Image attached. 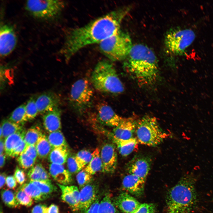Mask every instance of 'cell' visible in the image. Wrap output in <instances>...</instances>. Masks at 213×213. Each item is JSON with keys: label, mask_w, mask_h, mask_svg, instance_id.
Masks as SVG:
<instances>
[{"label": "cell", "mask_w": 213, "mask_h": 213, "mask_svg": "<svg viewBox=\"0 0 213 213\" xmlns=\"http://www.w3.org/2000/svg\"><path fill=\"white\" fill-rule=\"evenodd\" d=\"M46 213H59V207L56 204H52L47 207Z\"/></svg>", "instance_id": "obj_49"}, {"label": "cell", "mask_w": 213, "mask_h": 213, "mask_svg": "<svg viewBox=\"0 0 213 213\" xmlns=\"http://www.w3.org/2000/svg\"><path fill=\"white\" fill-rule=\"evenodd\" d=\"M197 180L193 173L183 175L168 191L166 198L167 213H189L198 202L196 188Z\"/></svg>", "instance_id": "obj_3"}, {"label": "cell", "mask_w": 213, "mask_h": 213, "mask_svg": "<svg viewBox=\"0 0 213 213\" xmlns=\"http://www.w3.org/2000/svg\"><path fill=\"white\" fill-rule=\"evenodd\" d=\"M145 181L133 175L129 174L123 179L122 187L130 193L140 197L143 193Z\"/></svg>", "instance_id": "obj_19"}, {"label": "cell", "mask_w": 213, "mask_h": 213, "mask_svg": "<svg viewBox=\"0 0 213 213\" xmlns=\"http://www.w3.org/2000/svg\"><path fill=\"white\" fill-rule=\"evenodd\" d=\"M17 38L14 29L7 24L1 25L0 29V54L4 57L10 54L15 48Z\"/></svg>", "instance_id": "obj_10"}, {"label": "cell", "mask_w": 213, "mask_h": 213, "mask_svg": "<svg viewBox=\"0 0 213 213\" xmlns=\"http://www.w3.org/2000/svg\"><path fill=\"white\" fill-rule=\"evenodd\" d=\"M47 138L52 149L60 146L68 147L65 138L60 130L50 133Z\"/></svg>", "instance_id": "obj_33"}, {"label": "cell", "mask_w": 213, "mask_h": 213, "mask_svg": "<svg viewBox=\"0 0 213 213\" xmlns=\"http://www.w3.org/2000/svg\"><path fill=\"white\" fill-rule=\"evenodd\" d=\"M17 181L12 175H9L6 177V184L7 186L10 189H14L17 185Z\"/></svg>", "instance_id": "obj_47"}, {"label": "cell", "mask_w": 213, "mask_h": 213, "mask_svg": "<svg viewBox=\"0 0 213 213\" xmlns=\"http://www.w3.org/2000/svg\"><path fill=\"white\" fill-rule=\"evenodd\" d=\"M1 195L3 202L8 207L15 208L19 205L16 199L15 194L11 190L8 189H3L1 191Z\"/></svg>", "instance_id": "obj_35"}, {"label": "cell", "mask_w": 213, "mask_h": 213, "mask_svg": "<svg viewBox=\"0 0 213 213\" xmlns=\"http://www.w3.org/2000/svg\"><path fill=\"white\" fill-rule=\"evenodd\" d=\"M16 199L19 204L27 207L31 206L33 204V199L20 187L15 193Z\"/></svg>", "instance_id": "obj_38"}, {"label": "cell", "mask_w": 213, "mask_h": 213, "mask_svg": "<svg viewBox=\"0 0 213 213\" xmlns=\"http://www.w3.org/2000/svg\"><path fill=\"white\" fill-rule=\"evenodd\" d=\"M135 132L138 142L151 146L159 144L168 135L162 129L156 119L148 115L138 121Z\"/></svg>", "instance_id": "obj_5"}, {"label": "cell", "mask_w": 213, "mask_h": 213, "mask_svg": "<svg viewBox=\"0 0 213 213\" xmlns=\"http://www.w3.org/2000/svg\"><path fill=\"white\" fill-rule=\"evenodd\" d=\"M28 176L30 181H45L50 180L49 175L41 164L33 165L28 172Z\"/></svg>", "instance_id": "obj_25"}, {"label": "cell", "mask_w": 213, "mask_h": 213, "mask_svg": "<svg viewBox=\"0 0 213 213\" xmlns=\"http://www.w3.org/2000/svg\"><path fill=\"white\" fill-rule=\"evenodd\" d=\"M67 162L68 171L71 174H75L80 171L76 162L75 156L68 155Z\"/></svg>", "instance_id": "obj_41"}, {"label": "cell", "mask_w": 213, "mask_h": 213, "mask_svg": "<svg viewBox=\"0 0 213 213\" xmlns=\"http://www.w3.org/2000/svg\"><path fill=\"white\" fill-rule=\"evenodd\" d=\"M0 213H3V211H2V209H1H1H0Z\"/></svg>", "instance_id": "obj_53"}, {"label": "cell", "mask_w": 213, "mask_h": 213, "mask_svg": "<svg viewBox=\"0 0 213 213\" xmlns=\"http://www.w3.org/2000/svg\"><path fill=\"white\" fill-rule=\"evenodd\" d=\"M156 206L153 203L141 204L138 210L134 213H154Z\"/></svg>", "instance_id": "obj_42"}, {"label": "cell", "mask_w": 213, "mask_h": 213, "mask_svg": "<svg viewBox=\"0 0 213 213\" xmlns=\"http://www.w3.org/2000/svg\"><path fill=\"white\" fill-rule=\"evenodd\" d=\"M49 171L51 175L59 184L67 185L72 180L71 174L63 165L51 164Z\"/></svg>", "instance_id": "obj_21"}, {"label": "cell", "mask_w": 213, "mask_h": 213, "mask_svg": "<svg viewBox=\"0 0 213 213\" xmlns=\"http://www.w3.org/2000/svg\"><path fill=\"white\" fill-rule=\"evenodd\" d=\"M195 33L191 29H173L168 32L165 39V46L170 52L176 55L183 54L194 41Z\"/></svg>", "instance_id": "obj_9"}, {"label": "cell", "mask_w": 213, "mask_h": 213, "mask_svg": "<svg viewBox=\"0 0 213 213\" xmlns=\"http://www.w3.org/2000/svg\"><path fill=\"white\" fill-rule=\"evenodd\" d=\"M91 80L95 89L101 92L118 94L124 91L114 66L108 60H103L97 64L92 72Z\"/></svg>", "instance_id": "obj_4"}, {"label": "cell", "mask_w": 213, "mask_h": 213, "mask_svg": "<svg viewBox=\"0 0 213 213\" xmlns=\"http://www.w3.org/2000/svg\"><path fill=\"white\" fill-rule=\"evenodd\" d=\"M43 135L38 126H35L28 129L26 131L24 138L26 144L25 149L30 146L36 145L38 140Z\"/></svg>", "instance_id": "obj_30"}, {"label": "cell", "mask_w": 213, "mask_h": 213, "mask_svg": "<svg viewBox=\"0 0 213 213\" xmlns=\"http://www.w3.org/2000/svg\"><path fill=\"white\" fill-rule=\"evenodd\" d=\"M43 115V124L46 130L51 133L61 130V110L59 106L48 111Z\"/></svg>", "instance_id": "obj_20"}, {"label": "cell", "mask_w": 213, "mask_h": 213, "mask_svg": "<svg viewBox=\"0 0 213 213\" xmlns=\"http://www.w3.org/2000/svg\"><path fill=\"white\" fill-rule=\"evenodd\" d=\"M25 104L20 105L14 109L8 119L16 124L23 125L28 121L25 110Z\"/></svg>", "instance_id": "obj_29"}, {"label": "cell", "mask_w": 213, "mask_h": 213, "mask_svg": "<svg viewBox=\"0 0 213 213\" xmlns=\"http://www.w3.org/2000/svg\"><path fill=\"white\" fill-rule=\"evenodd\" d=\"M25 104L26 112L28 121L32 120L39 114L36 99L33 97L30 98Z\"/></svg>", "instance_id": "obj_37"}, {"label": "cell", "mask_w": 213, "mask_h": 213, "mask_svg": "<svg viewBox=\"0 0 213 213\" xmlns=\"http://www.w3.org/2000/svg\"><path fill=\"white\" fill-rule=\"evenodd\" d=\"M122 12L114 11L87 24L71 30L67 34L60 52L67 61L80 50L101 42L119 31Z\"/></svg>", "instance_id": "obj_1"}, {"label": "cell", "mask_w": 213, "mask_h": 213, "mask_svg": "<svg viewBox=\"0 0 213 213\" xmlns=\"http://www.w3.org/2000/svg\"><path fill=\"white\" fill-rule=\"evenodd\" d=\"M61 192V199L74 212L79 210L80 191L75 185H64L57 183Z\"/></svg>", "instance_id": "obj_15"}, {"label": "cell", "mask_w": 213, "mask_h": 213, "mask_svg": "<svg viewBox=\"0 0 213 213\" xmlns=\"http://www.w3.org/2000/svg\"><path fill=\"white\" fill-rule=\"evenodd\" d=\"M99 120L102 124L108 126H117L123 118L117 114L109 106L103 104L99 106L97 108Z\"/></svg>", "instance_id": "obj_17"}, {"label": "cell", "mask_w": 213, "mask_h": 213, "mask_svg": "<svg viewBox=\"0 0 213 213\" xmlns=\"http://www.w3.org/2000/svg\"><path fill=\"white\" fill-rule=\"evenodd\" d=\"M92 157V153L86 150L79 151L75 156V159L80 171L90 162Z\"/></svg>", "instance_id": "obj_36"}, {"label": "cell", "mask_w": 213, "mask_h": 213, "mask_svg": "<svg viewBox=\"0 0 213 213\" xmlns=\"http://www.w3.org/2000/svg\"><path fill=\"white\" fill-rule=\"evenodd\" d=\"M5 149L4 141L2 138L0 139V154L3 153Z\"/></svg>", "instance_id": "obj_52"}, {"label": "cell", "mask_w": 213, "mask_h": 213, "mask_svg": "<svg viewBox=\"0 0 213 213\" xmlns=\"http://www.w3.org/2000/svg\"><path fill=\"white\" fill-rule=\"evenodd\" d=\"M6 157V155L4 154L3 153V154H0V166L1 168H2L4 166V165L5 164V161Z\"/></svg>", "instance_id": "obj_51"}, {"label": "cell", "mask_w": 213, "mask_h": 213, "mask_svg": "<svg viewBox=\"0 0 213 213\" xmlns=\"http://www.w3.org/2000/svg\"><path fill=\"white\" fill-rule=\"evenodd\" d=\"M133 46L130 36L119 31L100 43L99 48L109 59L118 61L127 57Z\"/></svg>", "instance_id": "obj_6"}, {"label": "cell", "mask_w": 213, "mask_h": 213, "mask_svg": "<svg viewBox=\"0 0 213 213\" xmlns=\"http://www.w3.org/2000/svg\"><path fill=\"white\" fill-rule=\"evenodd\" d=\"M68 155V147H57L52 149L48 156V159L51 163L63 165L67 162Z\"/></svg>", "instance_id": "obj_23"}, {"label": "cell", "mask_w": 213, "mask_h": 213, "mask_svg": "<svg viewBox=\"0 0 213 213\" xmlns=\"http://www.w3.org/2000/svg\"><path fill=\"white\" fill-rule=\"evenodd\" d=\"M92 179V175L87 172L84 169L79 171L76 176L77 183L81 189L90 183Z\"/></svg>", "instance_id": "obj_39"}, {"label": "cell", "mask_w": 213, "mask_h": 213, "mask_svg": "<svg viewBox=\"0 0 213 213\" xmlns=\"http://www.w3.org/2000/svg\"><path fill=\"white\" fill-rule=\"evenodd\" d=\"M36 102L39 114H43L59 106L60 99L54 92L43 93L36 99Z\"/></svg>", "instance_id": "obj_14"}, {"label": "cell", "mask_w": 213, "mask_h": 213, "mask_svg": "<svg viewBox=\"0 0 213 213\" xmlns=\"http://www.w3.org/2000/svg\"><path fill=\"white\" fill-rule=\"evenodd\" d=\"M137 122L133 117L123 118L119 125L113 130V139L124 140L133 137Z\"/></svg>", "instance_id": "obj_12"}, {"label": "cell", "mask_w": 213, "mask_h": 213, "mask_svg": "<svg viewBox=\"0 0 213 213\" xmlns=\"http://www.w3.org/2000/svg\"><path fill=\"white\" fill-rule=\"evenodd\" d=\"M36 146L38 156L41 159L47 157L52 149L47 137L43 134L38 140Z\"/></svg>", "instance_id": "obj_27"}, {"label": "cell", "mask_w": 213, "mask_h": 213, "mask_svg": "<svg viewBox=\"0 0 213 213\" xmlns=\"http://www.w3.org/2000/svg\"><path fill=\"white\" fill-rule=\"evenodd\" d=\"M26 131L23 128L9 135L4 140V150L7 155L10 156L13 151L24 140Z\"/></svg>", "instance_id": "obj_22"}, {"label": "cell", "mask_w": 213, "mask_h": 213, "mask_svg": "<svg viewBox=\"0 0 213 213\" xmlns=\"http://www.w3.org/2000/svg\"><path fill=\"white\" fill-rule=\"evenodd\" d=\"M93 95L92 88L87 79L76 81L72 85L69 97L74 110L80 114L85 112L91 106Z\"/></svg>", "instance_id": "obj_7"}, {"label": "cell", "mask_w": 213, "mask_h": 213, "mask_svg": "<svg viewBox=\"0 0 213 213\" xmlns=\"http://www.w3.org/2000/svg\"><path fill=\"white\" fill-rule=\"evenodd\" d=\"M20 187L36 201L38 202L45 200L39 188L31 181L23 184Z\"/></svg>", "instance_id": "obj_31"}, {"label": "cell", "mask_w": 213, "mask_h": 213, "mask_svg": "<svg viewBox=\"0 0 213 213\" xmlns=\"http://www.w3.org/2000/svg\"><path fill=\"white\" fill-rule=\"evenodd\" d=\"M0 128L2 132V138L4 140L8 137L21 130L24 128L21 125L13 122L8 119L2 120Z\"/></svg>", "instance_id": "obj_28"}, {"label": "cell", "mask_w": 213, "mask_h": 213, "mask_svg": "<svg viewBox=\"0 0 213 213\" xmlns=\"http://www.w3.org/2000/svg\"><path fill=\"white\" fill-rule=\"evenodd\" d=\"M64 3L61 0H30L26 1V10L36 18L52 20L58 17L63 9Z\"/></svg>", "instance_id": "obj_8"}, {"label": "cell", "mask_w": 213, "mask_h": 213, "mask_svg": "<svg viewBox=\"0 0 213 213\" xmlns=\"http://www.w3.org/2000/svg\"><path fill=\"white\" fill-rule=\"evenodd\" d=\"M25 143L24 140L13 151L10 156L12 157L18 156L23 152L25 149Z\"/></svg>", "instance_id": "obj_45"}, {"label": "cell", "mask_w": 213, "mask_h": 213, "mask_svg": "<svg viewBox=\"0 0 213 213\" xmlns=\"http://www.w3.org/2000/svg\"><path fill=\"white\" fill-rule=\"evenodd\" d=\"M102 164V172L112 173L116 169L117 164V154L115 146L106 143L102 146L100 152Z\"/></svg>", "instance_id": "obj_13"}, {"label": "cell", "mask_w": 213, "mask_h": 213, "mask_svg": "<svg viewBox=\"0 0 213 213\" xmlns=\"http://www.w3.org/2000/svg\"><path fill=\"white\" fill-rule=\"evenodd\" d=\"M17 161L20 167L25 170L31 168L34 165L35 161L24 153L18 156Z\"/></svg>", "instance_id": "obj_40"}, {"label": "cell", "mask_w": 213, "mask_h": 213, "mask_svg": "<svg viewBox=\"0 0 213 213\" xmlns=\"http://www.w3.org/2000/svg\"><path fill=\"white\" fill-rule=\"evenodd\" d=\"M113 203L123 213H134L141 204L127 193L123 192L115 197Z\"/></svg>", "instance_id": "obj_16"}, {"label": "cell", "mask_w": 213, "mask_h": 213, "mask_svg": "<svg viewBox=\"0 0 213 213\" xmlns=\"http://www.w3.org/2000/svg\"><path fill=\"white\" fill-rule=\"evenodd\" d=\"M47 207L44 204H37L33 208L31 213H46Z\"/></svg>", "instance_id": "obj_48"}, {"label": "cell", "mask_w": 213, "mask_h": 213, "mask_svg": "<svg viewBox=\"0 0 213 213\" xmlns=\"http://www.w3.org/2000/svg\"><path fill=\"white\" fill-rule=\"evenodd\" d=\"M23 153L26 154L35 161H36L38 156L36 145L28 146L25 149Z\"/></svg>", "instance_id": "obj_44"}, {"label": "cell", "mask_w": 213, "mask_h": 213, "mask_svg": "<svg viewBox=\"0 0 213 213\" xmlns=\"http://www.w3.org/2000/svg\"><path fill=\"white\" fill-rule=\"evenodd\" d=\"M125 64L126 69L140 87L152 86L159 80L157 57L153 51L142 44L133 45Z\"/></svg>", "instance_id": "obj_2"}, {"label": "cell", "mask_w": 213, "mask_h": 213, "mask_svg": "<svg viewBox=\"0 0 213 213\" xmlns=\"http://www.w3.org/2000/svg\"><path fill=\"white\" fill-rule=\"evenodd\" d=\"M121 155L126 156L131 154L137 146L138 142L136 138L127 140H120L113 139Z\"/></svg>", "instance_id": "obj_24"}, {"label": "cell", "mask_w": 213, "mask_h": 213, "mask_svg": "<svg viewBox=\"0 0 213 213\" xmlns=\"http://www.w3.org/2000/svg\"><path fill=\"white\" fill-rule=\"evenodd\" d=\"M14 177L17 182L22 185L26 180V175L23 170L17 166L15 170Z\"/></svg>", "instance_id": "obj_43"}, {"label": "cell", "mask_w": 213, "mask_h": 213, "mask_svg": "<svg viewBox=\"0 0 213 213\" xmlns=\"http://www.w3.org/2000/svg\"><path fill=\"white\" fill-rule=\"evenodd\" d=\"M99 213H119L109 195H106L100 202Z\"/></svg>", "instance_id": "obj_34"}, {"label": "cell", "mask_w": 213, "mask_h": 213, "mask_svg": "<svg viewBox=\"0 0 213 213\" xmlns=\"http://www.w3.org/2000/svg\"><path fill=\"white\" fill-rule=\"evenodd\" d=\"M100 201L97 198L84 213H99Z\"/></svg>", "instance_id": "obj_46"}, {"label": "cell", "mask_w": 213, "mask_h": 213, "mask_svg": "<svg viewBox=\"0 0 213 213\" xmlns=\"http://www.w3.org/2000/svg\"><path fill=\"white\" fill-rule=\"evenodd\" d=\"M6 175L4 173L0 174V188H2L6 183Z\"/></svg>", "instance_id": "obj_50"}, {"label": "cell", "mask_w": 213, "mask_h": 213, "mask_svg": "<svg viewBox=\"0 0 213 213\" xmlns=\"http://www.w3.org/2000/svg\"><path fill=\"white\" fill-rule=\"evenodd\" d=\"M150 167L151 162L149 159L144 156L137 155L129 162L126 168L129 174L133 175L145 181Z\"/></svg>", "instance_id": "obj_11"}, {"label": "cell", "mask_w": 213, "mask_h": 213, "mask_svg": "<svg viewBox=\"0 0 213 213\" xmlns=\"http://www.w3.org/2000/svg\"><path fill=\"white\" fill-rule=\"evenodd\" d=\"M100 151L99 148L95 149L92 153L91 160L84 168L87 172L92 175L101 170L102 171V164Z\"/></svg>", "instance_id": "obj_26"}, {"label": "cell", "mask_w": 213, "mask_h": 213, "mask_svg": "<svg viewBox=\"0 0 213 213\" xmlns=\"http://www.w3.org/2000/svg\"><path fill=\"white\" fill-rule=\"evenodd\" d=\"M98 192L96 186L91 182L82 188L80 191L79 210L84 213L97 198Z\"/></svg>", "instance_id": "obj_18"}, {"label": "cell", "mask_w": 213, "mask_h": 213, "mask_svg": "<svg viewBox=\"0 0 213 213\" xmlns=\"http://www.w3.org/2000/svg\"><path fill=\"white\" fill-rule=\"evenodd\" d=\"M30 181L39 188L45 199L49 197L57 191V188L52 183L50 180L45 181Z\"/></svg>", "instance_id": "obj_32"}]
</instances>
